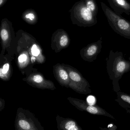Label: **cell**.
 Here are the masks:
<instances>
[{"instance_id": "1", "label": "cell", "mask_w": 130, "mask_h": 130, "mask_svg": "<svg viewBox=\"0 0 130 130\" xmlns=\"http://www.w3.org/2000/svg\"><path fill=\"white\" fill-rule=\"evenodd\" d=\"M107 61V72L112 81L113 89L116 92L121 91L119 81L125 73L130 71V62L127 61L122 52L111 50Z\"/></svg>"}, {"instance_id": "2", "label": "cell", "mask_w": 130, "mask_h": 130, "mask_svg": "<svg viewBox=\"0 0 130 130\" xmlns=\"http://www.w3.org/2000/svg\"><path fill=\"white\" fill-rule=\"evenodd\" d=\"M101 6L109 25L113 30L121 36L130 39V22L112 10L104 3Z\"/></svg>"}, {"instance_id": "3", "label": "cell", "mask_w": 130, "mask_h": 130, "mask_svg": "<svg viewBox=\"0 0 130 130\" xmlns=\"http://www.w3.org/2000/svg\"><path fill=\"white\" fill-rule=\"evenodd\" d=\"M72 10V17L80 26L91 27L97 23V16L87 7L84 0L76 3Z\"/></svg>"}, {"instance_id": "4", "label": "cell", "mask_w": 130, "mask_h": 130, "mask_svg": "<svg viewBox=\"0 0 130 130\" xmlns=\"http://www.w3.org/2000/svg\"><path fill=\"white\" fill-rule=\"evenodd\" d=\"M102 37L97 42L89 44L85 48L83 56L86 61L92 62L97 59L98 55L100 53L102 48Z\"/></svg>"}, {"instance_id": "5", "label": "cell", "mask_w": 130, "mask_h": 130, "mask_svg": "<svg viewBox=\"0 0 130 130\" xmlns=\"http://www.w3.org/2000/svg\"><path fill=\"white\" fill-rule=\"evenodd\" d=\"M114 11L121 15L125 13L130 14V3L127 0H107Z\"/></svg>"}, {"instance_id": "6", "label": "cell", "mask_w": 130, "mask_h": 130, "mask_svg": "<svg viewBox=\"0 0 130 130\" xmlns=\"http://www.w3.org/2000/svg\"><path fill=\"white\" fill-rule=\"evenodd\" d=\"M82 108L89 113L93 114L102 115L105 114V111L98 106L90 105L88 104H82Z\"/></svg>"}, {"instance_id": "7", "label": "cell", "mask_w": 130, "mask_h": 130, "mask_svg": "<svg viewBox=\"0 0 130 130\" xmlns=\"http://www.w3.org/2000/svg\"><path fill=\"white\" fill-rule=\"evenodd\" d=\"M117 99L116 101L120 104L123 105H127L130 106V95L122 92H117Z\"/></svg>"}, {"instance_id": "8", "label": "cell", "mask_w": 130, "mask_h": 130, "mask_svg": "<svg viewBox=\"0 0 130 130\" xmlns=\"http://www.w3.org/2000/svg\"><path fill=\"white\" fill-rule=\"evenodd\" d=\"M87 7L95 15L97 16L98 8L95 0H84Z\"/></svg>"}, {"instance_id": "9", "label": "cell", "mask_w": 130, "mask_h": 130, "mask_svg": "<svg viewBox=\"0 0 130 130\" xmlns=\"http://www.w3.org/2000/svg\"><path fill=\"white\" fill-rule=\"evenodd\" d=\"M64 127L66 130H79L75 122L73 120H69L66 122Z\"/></svg>"}, {"instance_id": "10", "label": "cell", "mask_w": 130, "mask_h": 130, "mask_svg": "<svg viewBox=\"0 0 130 130\" xmlns=\"http://www.w3.org/2000/svg\"><path fill=\"white\" fill-rule=\"evenodd\" d=\"M18 125L21 129L24 130H30L31 127L30 124L26 121L24 120H19Z\"/></svg>"}, {"instance_id": "11", "label": "cell", "mask_w": 130, "mask_h": 130, "mask_svg": "<svg viewBox=\"0 0 130 130\" xmlns=\"http://www.w3.org/2000/svg\"><path fill=\"white\" fill-rule=\"evenodd\" d=\"M68 42V38L66 35H63L61 37L60 45L62 47H65L67 45Z\"/></svg>"}, {"instance_id": "12", "label": "cell", "mask_w": 130, "mask_h": 130, "mask_svg": "<svg viewBox=\"0 0 130 130\" xmlns=\"http://www.w3.org/2000/svg\"><path fill=\"white\" fill-rule=\"evenodd\" d=\"M1 36L2 39L3 41L7 40L8 37V34L5 29H2L1 31Z\"/></svg>"}, {"instance_id": "13", "label": "cell", "mask_w": 130, "mask_h": 130, "mask_svg": "<svg viewBox=\"0 0 130 130\" xmlns=\"http://www.w3.org/2000/svg\"><path fill=\"white\" fill-rule=\"evenodd\" d=\"M60 76L62 79L66 80L68 78V73L64 70H60L59 72Z\"/></svg>"}, {"instance_id": "14", "label": "cell", "mask_w": 130, "mask_h": 130, "mask_svg": "<svg viewBox=\"0 0 130 130\" xmlns=\"http://www.w3.org/2000/svg\"><path fill=\"white\" fill-rule=\"evenodd\" d=\"M87 102L88 104L90 105H94L96 102V99L94 96L90 95L87 98Z\"/></svg>"}, {"instance_id": "15", "label": "cell", "mask_w": 130, "mask_h": 130, "mask_svg": "<svg viewBox=\"0 0 130 130\" xmlns=\"http://www.w3.org/2000/svg\"><path fill=\"white\" fill-rule=\"evenodd\" d=\"M31 53L34 56H37L39 54L40 51L36 45H34L31 48Z\"/></svg>"}, {"instance_id": "16", "label": "cell", "mask_w": 130, "mask_h": 130, "mask_svg": "<svg viewBox=\"0 0 130 130\" xmlns=\"http://www.w3.org/2000/svg\"><path fill=\"white\" fill-rule=\"evenodd\" d=\"M25 18L26 19L32 21L35 19L36 16L33 12H28L25 14Z\"/></svg>"}, {"instance_id": "17", "label": "cell", "mask_w": 130, "mask_h": 130, "mask_svg": "<svg viewBox=\"0 0 130 130\" xmlns=\"http://www.w3.org/2000/svg\"><path fill=\"white\" fill-rule=\"evenodd\" d=\"M34 81L37 83H40L43 80L42 77L40 75H37L34 76L33 78Z\"/></svg>"}, {"instance_id": "18", "label": "cell", "mask_w": 130, "mask_h": 130, "mask_svg": "<svg viewBox=\"0 0 130 130\" xmlns=\"http://www.w3.org/2000/svg\"><path fill=\"white\" fill-rule=\"evenodd\" d=\"M27 59V56L25 54H23L20 55L18 58V61L20 63L25 62Z\"/></svg>"}, {"instance_id": "19", "label": "cell", "mask_w": 130, "mask_h": 130, "mask_svg": "<svg viewBox=\"0 0 130 130\" xmlns=\"http://www.w3.org/2000/svg\"><path fill=\"white\" fill-rule=\"evenodd\" d=\"M9 69V64L8 63H6L3 66V68H2V72L4 74H6L7 73Z\"/></svg>"}, {"instance_id": "20", "label": "cell", "mask_w": 130, "mask_h": 130, "mask_svg": "<svg viewBox=\"0 0 130 130\" xmlns=\"http://www.w3.org/2000/svg\"><path fill=\"white\" fill-rule=\"evenodd\" d=\"M0 76L1 78H3V77L4 76V75L3 72H2V68H1V69H0Z\"/></svg>"}, {"instance_id": "21", "label": "cell", "mask_w": 130, "mask_h": 130, "mask_svg": "<svg viewBox=\"0 0 130 130\" xmlns=\"http://www.w3.org/2000/svg\"><path fill=\"white\" fill-rule=\"evenodd\" d=\"M35 61V57H34V56H33V57L31 58V61H32V63L33 62H34Z\"/></svg>"}]
</instances>
